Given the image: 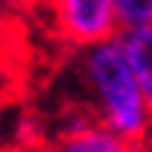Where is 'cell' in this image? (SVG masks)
<instances>
[{
    "instance_id": "3",
    "label": "cell",
    "mask_w": 152,
    "mask_h": 152,
    "mask_svg": "<svg viewBox=\"0 0 152 152\" xmlns=\"http://www.w3.org/2000/svg\"><path fill=\"white\" fill-rule=\"evenodd\" d=\"M46 152H140V143L110 131L107 125L94 122L85 113L67 122Z\"/></svg>"
},
{
    "instance_id": "2",
    "label": "cell",
    "mask_w": 152,
    "mask_h": 152,
    "mask_svg": "<svg viewBox=\"0 0 152 152\" xmlns=\"http://www.w3.org/2000/svg\"><path fill=\"white\" fill-rule=\"evenodd\" d=\"M52 28L76 52L122 37L116 0H58L52 9Z\"/></svg>"
},
{
    "instance_id": "4",
    "label": "cell",
    "mask_w": 152,
    "mask_h": 152,
    "mask_svg": "<svg viewBox=\"0 0 152 152\" xmlns=\"http://www.w3.org/2000/svg\"><path fill=\"white\" fill-rule=\"evenodd\" d=\"M125 52L134 67V76L143 88V97L152 110V24L149 28H137V31H125L122 34Z\"/></svg>"
},
{
    "instance_id": "7",
    "label": "cell",
    "mask_w": 152,
    "mask_h": 152,
    "mask_svg": "<svg viewBox=\"0 0 152 152\" xmlns=\"http://www.w3.org/2000/svg\"><path fill=\"white\" fill-rule=\"evenodd\" d=\"M15 3H18V0H0V12H6L9 6H15Z\"/></svg>"
},
{
    "instance_id": "6",
    "label": "cell",
    "mask_w": 152,
    "mask_h": 152,
    "mask_svg": "<svg viewBox=\"0 0 152 152\" xmlns=\"http://www.w3.org/2000/svg\"><path fill=\"white\" fill-rule=\"evenodd\" d=\"M18 3H24V6H31V9H49V12H52L58 0H18Z\"/></svg>"
},
{
    "instance_id": "1",
    "label": "cell",
    "mask_w": 152,
    "mask_h": 152,
    "mask_svg": "<svg viewBox=\"0 0 152 152\" xmlns=\"http://www.w3.org/2000/svg\"><path fill=\"white\" fill-rule=\"evenodd\" d=\"M73 70L88 116L134 143H143L152 131V110L134 76L122 37L79 49Z\"/></svg>"
},
{
    "instance_id": "5",
    "label": "cell",
    "mask_w": 152,
    "mask_h": 152,
    "mask_svg": "<svg viewBox=\"0 0 152 152\" xmlns=\"http://www.w3.org/2000/svg\"><path fill=\"white\" fill-rule=\"evenodd\" d=\"M116 15H119L122 34L149 28L152 24V0H116Z\"/></svg>"
}]
</instances>
